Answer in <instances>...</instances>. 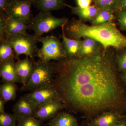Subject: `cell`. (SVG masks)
Instances as JSON below:
<instances>
[{"instance_id":"cell-23","label":"cell","mask_w":126,"mask_h":126,"mask_svg":"<svg viewBox=\"0 0 126 126\" xmlns=\"http://www.w3.org/2000/svg\"><path fill=\"white\" fill-rule=\"evenodd\" d=\"M17 126H42L40 120L32 116L17 118Z\"/></svg>"},{"instance_id":"cell-28","label":"cell","mask_w":126,"mask_h":126,"mask_svg":"<svg viewBox=\"0 0 126 126\" xmlns=\"http://www.w3.org/2000/svg\"><path fill=\"white\" fill-rule=\"evenodd\" d=\"M7 17L4 12L0 13V41L4 40L6 37V24Z\"/></svg>"},{"instance_id":"cell-29","label":"cell","mask_w":126,"mask_h":126,"mask_svg":"<svg viewBox=\"0 0 126 126\" xmlns=\"http://www.w3.org/2000/svg\"><path fill=\"white\" fill-rule=\"evenodd\" d=\"M92 0H76L78 7L85 8L90 6Z\"/></svg>"},{"instance_id":"cell-19","label":"cell","mask_w":126,"mask_h":126,"mask_svg":"<svg viewBox=\"0 0 126 126\" xmlns=\"http://www.w3.org/2000/svg\"><path fill=\"white\" fill-rule=\"evenodd\" d=\"M49 126H79L75 118L66 112H60L52 118L48 124Z\"/></svg>"},{"instance_id":"cell-12","label":"cell","mask_w":126,"mask_h":126,"mask_svg":"<svg viewBox=\"0 0 126 126\" xmlns=\"http://www.w3.org/2000/svg\"><path fill=\"white\" fill-rule=\"evenodd\" d=\"M0 75L4 83H19L22 84L16 71L14 59L0 62Z\"/></svg>"},{"instance_id":"cell-21","label":"cell","mask_w":126,"mask_h":126,"mask_svg":"<svg viewBox=\"0 0 126 126\" xmlns=\"http://www.w3.org/2000/svg\"><path fill=\"white\" fill-rule=\"evenodd\" d=\"M15 52L9 41L5 39L0 42V62L14 59Z\"/></svg>"},{"instance_id":"cell-7","label":"cell","mask_w":126,"mask_h":126,"mask_svg":"<svg viewBox=\"0 0 126 126\" xmlns=\"http://www.w3.org/2000/svg\"><path fill=\"white\" fill-rule=\"evenodd\" d=\"M32 0H11L5 14L7 18L27 21L30 24L33 18L31 8Z\"/></svg>"},{"instance_id":"cell-6","label":"cell","mask_w":126,"mask_h":126,"mask_svg":"<svg viewBox=\"0 0 126 126\" xmlns=\"http://www.w3.org/2000/svg\"><path fill=\"white\" fill-rule=\"evenodd\" d=\"M39 41L42 43V47L38 50L36 55L40 61L49 63L52 60L59 61L66 57L63 43L56 36L41 37Z\"/></svg>"},{"instance_id":"cell-4","label":"cell","mask_w":126,"mask_h":126,"mask_svg":"<svg viewBox=\"0 0 126 126\" xmlns=\"http://www.w3.org/2000/svg\"><path fill=\"white\" fill-rule=\"evenodd\" d=\"M68 22V18H56L50 12L40 11L32 19L29 29L33 31L34 34L39 39L44 34L58 27H62Z\"/></svg>"},{"instance_id":"cell-3","label":"cell","mask_w":126,"mask_h":126,"mask_svg":"<svg viewBox=\"0 0 126 126\" xmlns=\"http://www.w3.org/2000/svg\"><path fill=\"white\" fill-rule=\"evenodd\" d=\"M54 74V63L39 61L34 62L33 72L22 91H31L42 86L51 85Z\"/></svg>"},{"instance_id":"cell-22","label":"cell","mask_w":126,"mask_h":126,"mask_svg":"<svg viewBox=\"0 0 126 126\" xmlns=\"http://www.w3.org/2000/svg\"><path fill=\"white\" fill-rule=\"evenodd\" d=\"M116 19L114 12L108 10H100L91 23L93 25H97L111 22Z\"/></svg>"},{"instance_id":"cell-33","label":"cell","mask_w":126,"mask_h":126,"mask_svg":"<svg viewBox=\"0 0 126 126\" xmlns=\"http://www.w3.org/2000/svg\"><path fill=\"white\" fill-rule=\"evenodd\" d=\"M120 78L123 83L126 86V71L122 72L120 74Z\"/></svg>"},{"instance_id":"cell-27","label":"cell","mask_w":126,"mask_h":126,"mask_svg":"<svg viewBox=\"0 0 126 126\" xmlns=\"http://www.w3.org/2000/svg\"><path fill=\"white\" fill-rule=\"evenodd\" d=\"M115 14L120 29L126 31V11H119Z\"/></svg>"},{"instance_id":"cell-10","label":"cell","mask_w":126,"mask_h":126,"mask_svg":"<svg viewBox=\"0 0 126 126\" xmlns=\"http://www.w3.org/2000/svg\"><path fill=\"white\" fill-rule=\"evenodd\" d=\"M125 115L113 111L102 113L89 119L88 126H116Z\"/></svg>"},{"instance_id":"cell-30","label":"cell","mask_w":126,"mask_h":126,"mask_svg":"<svg viewBox=\"0 0 126 126\" xmlns=\"http://www.w3.org/2000/svg\"><path fill=\"white\" fill-rule=\"evenodd\" d=\"M119 11H126V0H118L115 13Z\"/></svg>"},{"instance_id":"cell-9","label":"cell","mask_w":126,"mask_h":126,"mask_svg":"<svg viewBox=\"0 0 126 126\" xmlns=\"http://www.w3.org/2000/svg\"><path fill=\"white\" fill-rule=\"evenodd\" d=\"M63 108L60 99L56 98L36 108L34 117L40 121L52 118Z\"/></svg>"},{"instance_id":"cell-11","label":"cell","mask_w":126,"mask_h":126,"mask_svg":"<svg viewBox=\"0 0 126 126\" xmlns=\"http://www.w3.org/2000/svg\"><path fill=\"white\" fill-rule=\"evenodd\" d=\"M36 107L33 102L27 97H21L15 104L12 111L17 118L26 116H34Z\"/></svg>"},{"instance_id":"cell-1","label":"cell","mask_w":126,"mask_h":126,"mask_svg":"<svg viewBox=\"0 0 126 126\" xmlns=\"http://www.w3.org/2000/svg\"><path fill=\"white\" fill-rule=\"evenodd\" d=\"M115 57L109 48L54 63L51 85L63 107L88 120L108 111L126 112V90Z\"/></svg>"},{"instance_id":"cell-2","label":"cell","mask_w":126,"mask_h":126,"mask_svg":"<svg viewBox=\"0 0 126 126\" xmlns=\"http://www.w3.org/2000/svg\"><path fill=\"white\" fill-rule=\"evenodd\" d=\"M64 30L70 38H90L100 43L105 50L110 47L118 50L126 48V36L112 21L89 26L80 20L73 19L65 25Z\"/></svg>"},{"instance_id":"cell-16","label":"cell","mask_w":126,"mask_h":126,"mask_svg":"<svg viewBox=\"0 0 126 126\" xmlns=\"http://www.w3.org/2000/svg\"><path fill=\"white\" fill-rule=\"evenodd\" d=\"M30 23L27 21L7 18L6 24V36L26 32L29 28Z\"/></svg>"},{"instance_id":"cell-36","label":"cell","mask_w":126,"mask_h":126,"mask_svg":"<svg viewBox=\"0 0 126 126\" xmlns=\"http://www.w3.org/2000/svg\"><path fill=\"white\" fill-rule=\"evenodd\" d=\"M97 0H92V1H94V2H96V1H97Z\"/></svg>"},{"instance_id":"cell-35","label":"cell","mask_w":126,"mask_h":126,"mask_svg":"<svg viewBox=\"0 0 126 126\" xmlns=\"http://www.w3.org/2000/svg\"><path fill=\"white\" fill-rule=\"evenodd\" d=\"M85 126V125H84V124H81V126Z\"/></svg>"},{"instance_id":"cell-14","label":"cell","mask_w":126,"mask_h":126,"mask_svg":"<svg viewBox=\"0 0 126 126\" xmlns=\"http://www.w3.org/2000/svg\"><path fill=\"white\" fill-rule=\"evenodd\" d=\"M103 49L101 45L96 41L90 38H85L81 40L78 57L92 56L99 53Z\"/></svg>"},{"instance_id":"cell-20","label":"cell","mask_w":126,"mask_h":126,"mask_svg":"<svg viewBox=\"0 0 126 126\" xmlns=\"http://www.w3.org/2000/svg\"><path fill=\"white\" fill-rule=\"evenodd\" d=\"M17 86L13 82H5L0 86V98L5 102L14 101L16 97Z\"/></svg>"},{"instance_id":"cell-34","label":"cell","mask_w":126,"mask_h":126,"mask_svg":"<svg viewBox=\"0 0 126 126\" xmlns=\"http://www.w3.org/2000/svg\"><path fill=\"white\" fill-rule=\"evenodd\" d=\"M5 102L1 98H0V113L5 112L4 104Z\"/></svg>"},{"instance_id":"cell-26","label":"cell","mask_w":126,"mask_h":126,"mask_svg":"<svg viewBox=\"0 0 126 126\" xmlns=\"http://www.w3.org/2000/svg\"><path fill=\"white\" fill-rule=\"evenodd\" d=\"M115 59L118 71L121 73L126 71V48L120 50Z\"/></svg>"},{"instance_id":"cell-15","label":"cell","mask_w":126,"mask_h":126,"mask_svg":"<svg viewBox=\"0 0 126 126\" xmlns=\"http://www.w3.org/2000/svg\"><path fill=\"white\" fill-rule=\"evenodd\" d=\"M64 26L62 27L63 44L65 56L68 58L78 57L81 40V39H72L68 38L65 34Z\"/></svg>"},{"instance_id":"cell-25","label":"cell","mask_w":126,"mask_h":126,"mask_svg":"<svg viewBox=\"0 0 126 126\" xmlns=\"http://www.w3.org/2000/svg\"><path fill=\"white\" fill-rule=\"evenodd\" d=\"M17 117L15 114L4 112L0 113V126H17Z\"/></svg>"},{"instance_id":"cell-24","label":"cell","mask_w":126,"mask_h":126,"mask_svg":"<svg viewBox=\"0 0 126 126\" xmlns=\"http://www.w3.org/2000/svg\"><path fill=\"white\" fill-rule=\"evenodd\" d=\"M118 0H98L94 5L100 10H106L115 12Z\"/></svg>"},{"instance_id":"cell-13","label":"cell","mask_w":126,"mask_h":126,"mask_svg":"<svg viewBox=\"0 0 126 126\" xmlns=\"http://www.w3.org/2000/svg\"><path fill=\"white\" fill-rule=\"evenodd\" d=\"M27 56L25 58L19 60L15 63L16 71L21 80L23 86H24L29 79L34 67L32 60Z\"/></svg>"},{"instance_id":"cell-8","label":"cell","mask_w":126,"mask_h":126,"mask_svg":"<svg viewBox=\"0 0 126 126\" xmlns=\"http://www.w3.org/2000/svg\"><path fill=\"white\" fill-rule=\"evenodd\" d=\"M56 90L51 85L42 86L31 91L26 95L33 102L36 108L57 97Z\"/></svg>"},{"instance_id":"cell-18","label":"cell","mask_w":126,"mask_h":126,"mask_svg":"<svg viewBox=\"0 0 126 126\" xmlns=\"http://www.w3.org/2000/svg\"><path fill=\"white\" fill-rule=\"evenodd\" d=\"M33 5L41 12H50L63 9L65 6V0H32Z\"/></svg>"},{"instance_id":"cell-17","label":"cell","mask_w":126,"mask_h":126,"mask_svg":"<svg viewBox=\"0 0 126 126\" xmlns=\"http://www.w3.org/2000/svg\"><path fill=\"white\" fill-rule=\"evenodd\" d=\"M67 6L71 9L72 14L78 16L80 20L82 21H89L91 23L92 22L100 10L94 5L83 8L73 7L69 5Z\"/></svg>"},{"instance_id":"cell-32","label":"cell","mask_w":126,"mask_h":126,"mask_svg":"<svg viewBox=\"0 0 126 126\" xmlns=\"http://www.w3.org/2000/svg\"><path fill=\"white\" fill-rule=\"evenodd\" d=\"M116 126H126V115L119 120Z\"/></svg>"},{"instance_id":"cell-5","label":"cell","mask_w":126,"mask_h":126,"mask_svg":"<svg viewBox=\"0 0 126 126\" xmlns=\"http://www.w3.org/2000/svg\"><path fill=\"white\" fill-rule=\"evenodd\" d=\"M5 39L13 47L15 58L19 59L20 55L24 54L33 60L34 56L39 49L36 44L39 39L34 34H29L26 32L18 34L8 35Z\"/></svg>"},{"instance_id":"cell-31","label":"cell","mask_w":126,"mask_h":126,"mask_svg":"<svg viewBox=\"0 0 126 126\" xmlns=\"http://www.w3.org/2000/svg\"><path fill=\"white\" fill-rule=\"evenodd\" d=\"M10 2L11 0H0V13L4 12Z\"/></svg>"}]
</instances>
